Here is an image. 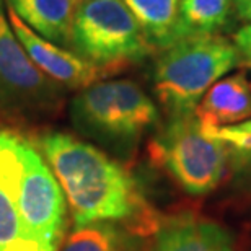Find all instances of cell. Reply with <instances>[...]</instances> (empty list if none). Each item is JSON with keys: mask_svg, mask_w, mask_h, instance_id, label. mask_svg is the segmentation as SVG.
<instances>
[{"mask_svg": "<svg viewBox=\"0 0 251 251\" xmlns=\"http://www.w3.org/2000/svg\"><path fill=\"white\" fill-rule=\"evenodd\" d=\"M155 49L176 43L179 0H123Z\"/></svg>", "mask_w": 251, "mask_h": 251, "instance_id": "obj_14", "label": "cell"}, {"mask_svg": "<svg viewBox=\"0 0 251 251\" xmlns=\"http://www.w3.org/2000/svg\"><path fill=\"white\" fill-rule=\"evenodd\" d=\"M235 158H238L240 172H242L245 181H247L248 184H251V153L242 155V157H235Z\"/></svg>", "mask_w": 251, "mask_h": 251, "instance_id": "obj_18", "label": "cell"}, {"mask_svg": "<svg viewBox=\"0 0 251 251\" xmlns=\"http://www.w3.org/2000/svg\"><path fill=\"white\" fill-rule=\"evenodd\" d=\"M233 44L238 49L240 57L251 65V23L245 25L233 34Z\"/></svg>", "mask_w": 251, "mask_h": 251, "instance_id": "obj_17", "label": "cell"}, {"mask_svg": "<svg viewBox=\"0 0 251 251\" xmlns=\"http://www.w3.org/2000/svg\"><path fill=\"white\" fill-rule=\"evenodd\" d=\"M8 22L34 65L61 87L82 90L118 72V69L92 64L80 57L78 54H74L65 48L44 39L34 33L28 25H25L18 15L10 8Z\"/></svg>", "mask_w": 251, "mask_h": 251, "instance_id": "obj_9", "label": "cell"}, {"mask_svg": "<svg viewBox=\"0 0 251 251\" xmlns=\"http://www.w3.org/2000/svg\"><path fill=\"white\" fill-rule=\"evenodd\" d=\"M70 119L85 137L127 153L157 124L158 109L132 80H104L80 90L70 103Z\"/></svg>", "mask_w": 251, "mask_h": 251, "instance_id": "obj_3", "label": "cell"}, {"mask_svg": "<svg viewBox=\"0 0 251 251\" xmlns=\"http://www.w3.org/2000/svg\"><path fill=\"white\" fill-rule=\"evenodd\" d=\"M242 61L233 43L212 36H191L163 49L152 72L155 97L170 118L194 114L207 90Z\"/></svg>", "mask_w": 251, "mask_h": 251, "instance_id": "obj_2", "label": "cell"}, {"mask_svg": "<svg viewBox=\"0 0 251 251\" xmlns=\"http://www.w3.org/2000/svg\"><path fill=\"white\" fill-rule=\"evenodd\" d=\"M20 212L25 228L48 251H59L67 230V201L51 167L29 140L20 176Z\"/></svg>", "mask_w": 251, "mask_h": 251, "instance_id": "obj_7", "label": "cell"}, {"mask_svg": "<svg viewBox=\"0 0 251 251\" xmlns=\"http://www.w3.org/2000/svg\"><path fill=\"white\" fill-rule=\"evenodd\" d=\"M232 0H179L176 43L191 36H212L227 25Z\"/></svg>", "mask_w": 251, "mask_h": 251, "instance_id": "obj_15", "label": "cell"}, {"mask_svg": "<svg viewBox=\"0 0 251 251\" xmlns=\"http://www.w3.org/2000/svg\"><path fill=\"white\" fill-rule=\"evenodd\" d=\"M202 130L227 145L232 150V157L251 153V119L225 127H202Z\"/></svg>", "mask_w": 251, "mask_h": 251, "instance_id": "obj_16", "label": "cell"}, {"mask_svg": "<svg viewBox=\"0 0 251 251\" xmlns=\"http://www.w3.org/2000/svg\"><path fill=\"white\" fill-rule=\"evenodd\" d=\"M82 0H7L10 10L34 33L57 46H70L75 12Z\"/></svg>", "mask_w": 251, "mask_h": 251, "instance_id": "obj_12", "label": "cell"}, {"mask_svg": "<svg viewBox=\"0 0 251 251\" xmlns=\"http://www.w3.org/2000/svg\"><path fill=\"white\" fill-rule=\"evenodd\" d=\"M150 150L155 162L191 196H204L219 188L232 160V150L205 134L194 114L170 118Z\"/></svg>", "mask_w": 251, "mask_h": 251, "instance_id": "obj_4", "label": "cell"}, {"mask_svg": "<svg viewBox=\"0 0 251 251\" xmlns=\"http://www.w3.org/2000/svg\"><path fill=\"white\" fill-rule=\"evenodd\" d=\"M26 139L0 127V251H48L29 237L20 212V176Z\"/></svg>", "mask_w": 251, "mask_h": 251, "instance_id": "obj_8", "label": "cell"}, {"mask_svg": "<svg viewBox=\"0 0 251 251\" xmlns=\"http://www.w3.org/2000/svg\"><path fill=\"white\" fill-rule=\"evenodd\" d=\"M39 152L61 184L75 225L119 222L145 237L158 228L160 217L139 181L101 149L65 132H48L39 139Z\"/></svg>", "mask_w": 251, "mask_h": 251, "instance_id": "obj_1", "label": "cell"}, {"mask_svg": "<svg viewBox=\"0 0 251 251\" xmlns=\"http://www.w3.org/2000/svg\"><path fill=\"white\" fill-rule=\"evenodd\" d=\"M238 15L240 18L247 20V22H251V0H245V2L238 3Z\"/></svg>", "mask_w": 251, "mask_h": 251, "instance_id": "obj_19", "label": "cell"}, {"mask_svg": "<svg viewBox=\"0 0 251 251\" xmlns=\"http://www.w3.org/2000/svg\"><path fill=\"white\" fill-rule=\"evenodd\" d=\"M202 127H225L251 119V87L243 74L220 78L194 109Z\"/></svg>", "mask_w": 251, "mask_h": 251, "instance_id": "obj_11", "label": "cell"}, {"mask_svg": "<svg viewBox=\"0 0 251 251\" xmlns=\"http://www.w3.org/2000/svg\"><path fill=\"white\" fill-rule=\"evenodd\" d=\"M70 46L85 61L118 70L155 51L123 0H82Z\"/></svg>", "mask_w": 251, "mask_h": 251, "instance_id": "obj_5", "label": "cell"}, {"mask_svg": "<svg viewBox=\"0 0 251 251\" xmlns=\"http://www.w3.org/2000/svg\"><path fill=\"white\" fill-rule=\"evenodd\" d=\"M149 251H235L233 237L222 225L194 215L160 220Z\"/></svg>", "mask_w": 251, "mask_h": 251, "instance_id": "obj_10", "label": "cell"}, {"mask_svg": "<svg viewBox=\"0 0 251 251\" xmlns=\"http://www.w3.org/2000/svg\"><path fill=\"white\" fill-rule=\"evenodd\" d=\"M147 237L119 222L75 225L59 251H149Z\"/></svg>", "mask_w": 251, "mask_h": 251, "instance_id": "obj_13", "label": "cell"}, {"mask_svg": "<svg viewBox=\"0 0 251 251\" xmlns=\"http://www.w3.org/2000/svg\"><path fill=\"white\" fill-rule=\"evenodd\" d=\"M250 87H251V83H250Z\"/></svg>", "mask_w": 251, "mask_h": 251, "instance_id": "obj_21", "label": "cell"}, {"mask_svg": "<svg viewBox=\"0 0 251 251\" xmlns=\"http://www.w3.org/2000/svg\"><path fill=\"white\" fill-rule=\"evenodd\" d=\"M235 2H237V5H238V3H242V2H245V0H235Z\"/></svg>", "mask_w": 251, "mask_h": 251, "instance_id": "obj_20", "label": "cell"}, {"mask_svg": "<svg viewBox=\"0 0 251 251\" xmlns=\"http://www.w3.org/2000/svg\"><path fill=\"white\" fill-rule=\"evenodd\" d=\"M61 92V85L29 59L0 0V109L22 116H41L59 106Z\"/></svg>", "mask_w": 251, "mask_h": 251, "instance_id": "obj_6", "label": "cell"}]
</instances>
